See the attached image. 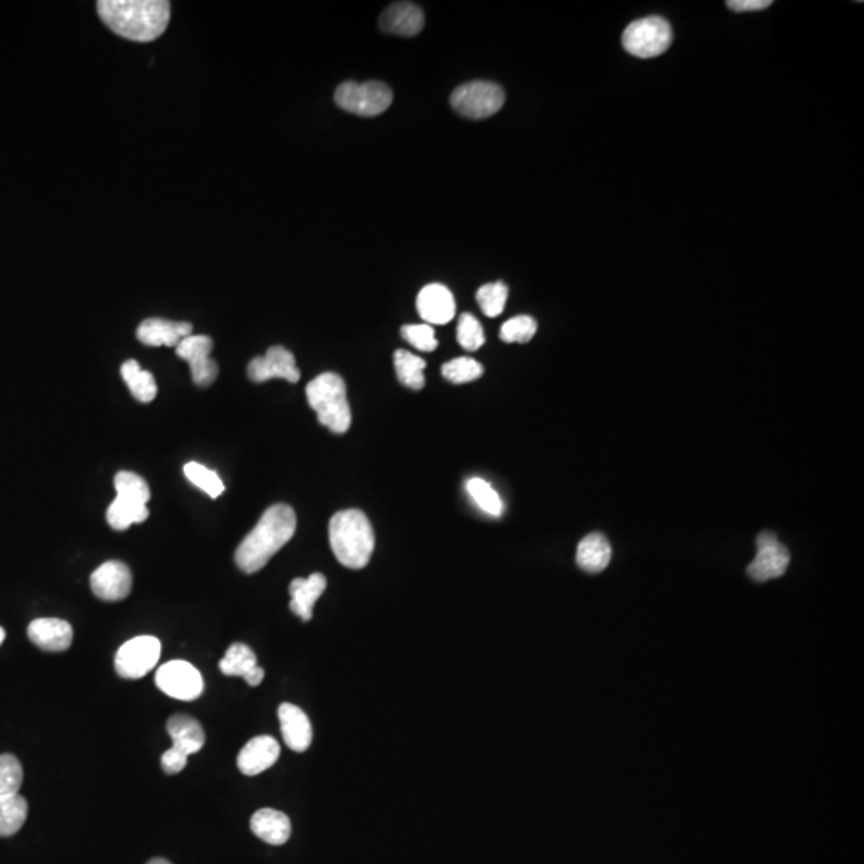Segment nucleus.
I'll list each match as a JSON object with an SVG mask.
<instances>
[{
	"label": "nucleus",
	"instance_id": "21",
	"mask_svg": "<svg viewBox=\"0 0 864 864\" xmlns=\"http://www.w3.org/2000/svg\"><path fill=\"white\" fill-rule=\"evenodd\" d=\"M250 828L256 837L271 845H284L292 836V823L288 816L274 808L258 810L250 820Z\"/></svg>",
	"mask_w": 864,
	"mask_h": 864
},
{
	"label": "nucleus",
	"instance_id": "15",
	"mask_svg": "<svg viewBox=\"0 0 864 864\" xmlns=\"http://www.w3.org/2000/svg\"><path fill=\"white\" fill-rule=\"evenodd\" d=\"M191 335L192 325L189 322H176V320L160 319V317L144 320L136 330L138 340L152 348H159V346L176 348L184 338Z\"/></svg>",
	"mask_w": 864,
	"mask_h": 864
},
{
	"label": "nucleus",
	"instance_id": "42",
	"mask_svg": "<svg viewBox=\"0 0 864 864\" xmlns=\"http://www.w3.org/2000/svg\"><path fill=\"white\" fill-rule=\"evenodd\" d=\"M4 640H5V631H4V629L0 628V645H2V642H4Z\"/></svg>",
	"mask_w": 864,
	"mask_h": 864
},
{
	"label": "nucleus",
	"instance_id": "13",
	"mask_svg": "<svg viewBox=\"0 0 864 864\" xmlns=\"http://www.w3.org/2000/svg\"><path fill=\"white\" fill-rule=\"evenodd\" d=\"M132 584L130 568L119 560L104 562L90 576L93 594L106 602L124 600L132 591Z\"/></svg>",
	"mask_w": 864,
	"mask_h": 864
},
{
	"label": "nucleus",
	"instance_id": "18",
	"mask_svg": "<svg viewBox=\"0 0 864 864\" xmlns=\"http://www.w3.org/2000/svg\"><path fill=\"white\" fill-rule=\"evenodd\" d=\"M280 730L285 744L295 752H304L312 743V725L303 709L295 704H280Z\"/></svg>",
	"mask_w": 864,
	"mask_h": 864
},
{
	"label": "nucleus",
	"instance_id": "1",
	"mask_svg": "<svg viewBox=\"0 0 864 864\" xmlns=\"http://www.w3.org/2000/svg\"><path fill=\"white\" fill-rule=\"evenodd\" d=\"M96 10L117 36L141 44L159 39L172 13L167 0H100Z\"/></svg>",
	"mask_w": 864,
	"mask_h": 864
},
{
	"label": "nucleus",
	"instance_id": "24",
	"mask_svg": "<svg viewBox=\"0 0 864 864\" xmlns=\"http://www.w3.org/2000/svg\"><path fill=\"white\" fill-rule=\"evenodd\" d=\"M120 375L138 402L149 404L156 399L157 383L154 380V375L148 370H143L136 360L124 362L120 367Z\"/></svg>",
	"mask_w": 864,
	"mask_h": 864
},
{
	"label": "nucleus",
	"instance_id": "3",
	"mask_svg": "<svg viewBox=\"0 0 864 864\" xmlns=\"http://www.w3.org/2000/svg\"><path fill=\"white\" fill-rule=\"evenodd\" d=\"M328 540L341 565L364 568L375 549V532L370 520L359 509L336 512L328 524Z\"/></svg>",
	"mask_w": 864,
	"mask_h": 864
},
{
	"label": "nucleus",
	"instance_id": "10",
	"mask_svg": "<svg viewBox=\"0 0 864 864\" xmlns=\"http://www.w3.org/2000/svg\"><path fill=\"white\" fill-rule=\"evenodd\" d=\"M176 356L186 360L191 365L192 381L207 388L215 383L218 376V364L210 357L213 351V341L207 335H191L184 338L175 348Z\"/></svg>",
	"mask_w": 864,
	"mask_h": 864
},
{
	"label": "nucleus",
	"instance_id": "5",
	"mask_svg": "<svg viewBox=\"0 0 864 864\" xmlns=\"http://www.w3.org/2000/svg\"><path fill=\"white\" fill-rule=\"evenodd\" d=\"M392 98L394 95L391 88L380 80H370L364 84L348 80L336 88L335 92V103L343 111L362 117L383 114L391 106Z\"/></svg>",
	"mask_w": 864,
	"mask_h": 864
},
{
	"label": "nucleus",
	"instance_id": "28",
	"mask_svg": "<svg viewBox=\"0 0 864 864\" xmlns=\"http://www.w3.org/2000/svg\"><path fill=\"white\" fill-rule=\"evenodd\" d=\"M258 666L252 648L245 644H232L220 661V671L224 676L245 677Z\"/></svg>",
	"mask_w": 864,
	"mask_h": 864
},
{
	"label": "nucleus",
	"instance_id": "23",
	"mask_svg": "<svg viewBox=\"0 0 864 864\" xmlns=\"http://www.w3.org/2000/svg\"><path fill=\"white\" fill-rule=\"evenodd\" d=\"M612 546L602 533H591L584 536L576 549V564L584 572L599 573L610 564Z\"/></svg>",
	"mask_w": 864,
	"mask_h": 864
},
{
	"label": "nucleus",
	"instance_id": "35",
	"mask_svg": "<svg viewBox=\"0 0 864 864\" xmlns=\"http://www.w3.org/2000/svg\"><path fill=\"white\" fill-rule=\"evenodd\" d=\"M456 338H458L461 348L466 349V351H477L485 343L484 328L476 317L464 312L458 319Z\"/></svg>",
	"mask_w": 864,
	"mask_h": 864
},
{
	"label": "nucleus",
	"instance_id": "36",
	"mask_svg": "<svg viewBox=\"0 0 864 864\" xmlns=\"http://www.w3.org/2000/svg\"><path fill=\"white\" fill-rule=\"evenodd\" d=\"M536 320L530 316H517L504 322L500 338L504 343H528L535 336Z\"/></svg>",
	"mask_w": 864,
	"mask_h": 864
},
{
	"label": "nucleus",
	"instance_id": "19",
	"mask_svg": "<svg viewBox=\"0 0 864 864\" xmlns=\"http://www.w3.org/2000/svg\"><path fill=\"white\" fill-rule=\"evenodd\" d=\"M380 26L388 34L413 37L423 29L424 13L421 7L412 2H396L384 10L380 16Z\"/></svg>",
	"mask_w": 864,
	"mask_h": 864
},
{
	"label": "nucleus",
	"instance_id": "31",
	"mask_svg": "<svg viewBox=\"0 0 864 864\" xmlns=\"http://www.w3.org/2000/svg\"><path fill=\"white\" fill-rule=\"evenodd\" d=\"M114 487H116L117 496H122L127 500L138 501V503L143 504H148V501L151 500L148 482L135 472H117Z\"/></svg>",
	"mask_w": 864,
	"mask_h": 864
},
{
	"label": "nucleus",
	"instance_id": "2",
	"mask_svg": "<svg viewBox=\"0 0 864 864\" xmlns=\"http://www.w3.org/2000/svg\"><path fill=\"white\" fill-rule=\"evenodd\" d=\"M295 530L296 514L288 504H274L266 509L256 527L239 544L237 567L248 575L260 572L292 540Z\"/></svg>",
	"mask_w": 864,
	"mask_h": 864
},
{
	"label": "nucleus",
	"instance_id": "9",
	"mask_svg": "<svg viewBox=\"0 0 864 864\" xmlns=\"http://www.w3.org/2000/svg\"><path fill=\"white\" fill-rule=\"evenodd\" d=\"M156 684L165 695L175 700L194 701L204 692V679L191 663L168 661L157 669Z\"/></svg>",
	"mask_w": 864,
	"mask_h": 864
},
{
	"label": "nucleus",
	"instance_id": "27",
	"mask_svg": "<svg viewBox=\"0 0 864 864\" xmlns=\"http://www.w3.org/2000/svg\"><path fill=\"white\" fill-rule=\"evenodd\" d=\"M394 365H396L397 378H399L400 383L413 389V391H420L424 388V383H426L424 381V368H426L424 359L415 356L412 352L399 349L394 354Z\"/></svg>",
	"mask_w": 864,
	"mask_h": 864
},
{
	"label": "nucleus",
	"instance_id": "30",
	"mask_svg": "<svg viewBox=\"0 0 864 864\" xmlns=\"http://www.w3.org/2000/svg\"><path fill=\"white\" fill-rule=\"evenodd\" d=\"M183 471L189 482L200 488L202 492L207 493L210 498H218L224 492L223 480L215 471L205 468L204 464L191 461V463L184 464Z\"/></svg>",
	"mask_w": 864,
	"mask_h": 864
},
{
	"label": "nucleus",
	"instance_id": "12",
	"mask_svg": "<svg viewBox=\"0 0 864 864\" xmlns=\"http://www.w3.org/2000/svg\"><path fill=\"white\" fill-rule=\"evenodd\" d=\"M247 373L248 378L255 383H264L272 378L298 383L301 376L300 370L296 367L295 356L284 346H272L264 356L250 360Z\"/></svg>",
	"mask_w": 864,
	"mask_h": 864
},
{
	"label": "nucleus",
	"instance_id": "22",
	"mask_svg": "<svg viewBox=\"0 0 864 864\" xmlns=\"http://www.w3.org/2000/svg\"><path fill=\"white\" fill-rule=\"evenodd\" d=\"M167 732L172 738L173 748L180 749L186 756L196 754L204 748L205 732L199 720L186 714H176L167 722Z\"/></svg>",
	"mask_w": 864,
	"mask_h": 864
},
{
	"label": "nucleus",
	"instance_id": "41",
	"mask_svg": "<svg viewBox=\"0 0 864 864\" xmlns=\"http://www.w3.org/2000/svg\"><path fill=\"white\" fill-rule=\"evenodd\" d=\"M148 864H172L170 861L164 860V858H156V860L149 861Z\"/></svg>",
	"mask_w": 864,
	"mask_h": 864
},
{
	"label": "nucleus",
	"instance_id": "16",
	"mask_svg": "<svg viewBox=\"0 0 864 864\" xmlns=\"http://www.w3.org/2000/svg\"><path fill=\"white\" fill-rule=\"evenodd\" d=\"M279 756V743L272 736H256L239 752L237 767L244 775H260L276 764Z\"/></svg>",
	"mask_w": 864,
	"mask_h": 864
},
{
	"label": "nucleus",
	"instance_id": "26",
	"mask_svg": "<svg viewBox=\"0 0 864 864\" xmlns=\"http://www.w3.org/2000/svg\"><path fill=\"white\" fill-rule=\"evenodd\" d=\"M28 818V802L20 794L0 799V837H10L23 828Z\"/></svg>",
	"mask_w": 864,
	"mask_h": 864
},
{
	"label": "nucleus",
	"instance_id": "11",
	"mask_svg": "<svg viewBox=\"0 0 864 864\" xmlns=\"http://www.w3.org/2000/svg\"><path fill=\"white\" fill-rule=\"evenodd\" d=\"M788 549L784 548L772 532L760 533L757 538V554L748 567L752 580L768 581L780 578L788 570Z\"/></svg>",
	"mask_w": 864,
	"mask_h": 864
},
{
	"label": "nucleus",
	"instance_id": "25",
	"mask_svg": "<svg viewBox=\"0 0 864 864\" xmlns=\"http://www.w3.org/2000/svg\"><path fill=\"white\" fill-rule=\"evenodd\" d=\"M148 517V504L127 500L122 496H116V500L109 504L108 512H106L108 524L117 532H124L130 525L141 524Z\"/></svg>",
	"mask_w": 864,
	"mask_h": 864
},
{
	"label": "nucleus",
	"instance_id": "4",
	"mask_svg": "<svg viewBox=\"0 0 864 864\" xmlns=\"http://www.w3.org/2000/svg\"><path fill=\"white\" fill-rule=\"evenodd\" d=\"M306 397L317 420L336 434H344L351 426V407L346 396V384L336 373L317 376L306 386Z\"/></svg>",
	"mask_w": 864,
	"mask_h": 864
},
{
	"label": "nucleus",
	"instance_id": "17",
	"mask_svg": "<svg viewBox=\"0 0 864 864\" xmlns=\"http://www.w3.org/2000/svg\"><path fill=\"white\" fill-rule=\"evenodd\" d=\"M28 637L40 650L64 652L72 645L74 631L68 621L60 618H39L29 624Z\"/></svg>",
	"mask_w": 864,
	"mask_h": 864
},
{
	"label": "nucleus",
	"instance_id": "20",
	"mask_svg": "<svg viewBox=\"0 0 864 864\" xmlns=\"http://www.w3.org/2000/svg\"><path fill=\"white\" fill-rule=\"evenodd\" d=\"M327 588V580L322 573H312L309 578H295L290 583V610L303 621H311L312 610L319 597Z\"/></svg>",
	"mask_w": 864,
	"mask_h": 864
},
{
	"label": "nucleus",
	"instance_id": "34",
	"mask_svg": "<svg viewBox=\"0 0 864 864\" xmlns=\"http://www.w3.org/2000/svg\"><path fill=\"white\" fill-rule=\"evenodd\" d=\"M21 784H23V767L20 760L12 754H2L0 756V799L20 794Z\"/></svg>",
	"mask_w": 864,
	"mask_h": 864
},
{
	"label": "nucleus",
	"instance_id": "8",
	"mask_svg": "<svg viewBox=\"0 0 864 864\" xmlns=\"http://www.w3.org/2000/svg\"><path fill=\"white\" fill-rule=\"evenodd\" d=\"M162 644L157 637L140 636L119 648L116 671L124 679H141L159 663Z\"/></svg>",
	"mask_w": 864,
	"mask_h": 864
},
{
	"label": "nucleus",
	"instance_id": "33",
	"mask_svg": "<svg viewBox=\"0 0 864 864\" xmlns=\"http://www.w3.org/2000/svg\"><path fill=\"white\" fill-rule=\"evenodd\" d=\"M442 375L453 384L471 383L484 375V367L472 357H458L442 365Z\"/></svg>",
	"mask_w": 864,
	"mask_h": 864
},
{
	"label": "nucleus",
	"instance_id": "14",
	"mask_svg": "<svg viewBox=\"0 0 864 864\" xmlns=\"http://www.w3.org/2000/svg\"><path fill=\"white\" fill-rule=\"evenodd\" d=\"M416 309L428 325H444L455 317V298L442 284H429L418 293Z\"/></svg>",
	"mask_w": 864,
	"mask_h": 864
},
{
	"label": "nucleus",
	"instance_id": "37",
	"mask_svg": "<svg viewBox=\"0 0 864 864\" xmlns=\"http://www.w3.org/2000/svg\"><path fill=\"white\" fill-rule=\"evenodd\" d=\"M402 338L412 344L413 348L418 351L432 352L437 348L436 332L432 325H404L402 330Z\"/></svg>",
	"mask_w": 864,
	"mask_h": 864
},
{
	"label": "nucleus",
	"instance_id": "38",
	"mask_svg": "<svg viewBox=\"0 0 864 864\" xmlns=\"http://www.w3.org/2000/svg\"><path fill=\"white\" fill-rule=\"evenodd\" d=\"M188 757L180 749L173 748L172 746V748L164 752V756L160 759V764H162V768H164V772L167 775H176V773H180L186 767Z\"/></svg>",
	"mask_w": 864,
	"mask_h": 864
},
{
	"label": "nucleus",
	"instance_id": "6",
	"mask_svg": "<svg viewBox=\"0 0 864 864\" xmlns=\"http://www.w3.org/2000/svg\"><path fill=\"white\" fill-rule=\"evenodd\" d=\"M672 44V29L661 16H648L629 24L623 32V47L637 58L663 55Z\"/></svg>",
	"mask_w": 864,
	"mask_h": 864
},
{
	"label": "nucleus",
	"instance_id": "32",
	"mask_svg": "<svg viewBox=\"0 0 864 864\" xmlns=\"http://www.w3.org/2000/svg\"><path fill=\"white\" fill-rule=\"evenodd\" d=\"M508 295V285L504 282H492L477 290L476 300L485 316L498 317L504 311Z\"/></svg>",
	"mask_w": 864,
	"mask_h": 864
},
{
	"label": "nucleus",
	"instance_id": "40",
	"mask_svg": "<svg viewBox=\"0 0 864 864\" xmlns=\"http://www.w3.org/2000/svg\"><path fill=\"white\" fill-rule=\"evenodd\" d=\"M245 682L248 685H252V687H256V685H260L264 679V669L260 668V666H256L253 671L248 672L247 676L244 677Z\"/></svg>",
	"mask_w": 864,
	"mask_h": 864
},
{
	"label": "nucleus",
	"instance_id": "7",
	"mask_svg": "<svg viewBox=\"0 0 864 864\" xmlns=\"http://www.w3.org/2000/svg\"><path fill=\"white\" fill-rule=\"evenodd\" d=\"M504 100L506 96L500 85L487 80H474L456 88L450 104L463 117L487 119L503 108Z\"/></svg>",
	"mask_w": 864,
	"mask_h": 864
},
{
	"label": "nucleus",
	"instance_id": "39",
	"mask_svg": "<svg viewBox=\"0 0 864 864\" xmlns=\"http://www.w3.org/2000/svg\"><path fill=\"white\" fill-rule=\"evenodd\" d=\"M772 2L770 0H730L727 2V7L733 12H757V10H764V8L770 7Z\"/></svg>",
	"mask_w": 864,
	"mask_h": 864
},
{
	"label": "nucleus",
	"instance_id": "29",
	"mask_svg": "<svg viewBox=\"0 0 864 864\" xmlns=\"http://www.w3.org/2000/svg\"><path fill=\"white\" fill-rule=\"evenodd\" d=\"M466 490L482 511L493 517H500L503 514V501H501L500 495L484 479H479V477L469 479L466 482Z\"/></svg>",
	"mask_w": 864,
	"mask_h": 864
}]
</instances>
